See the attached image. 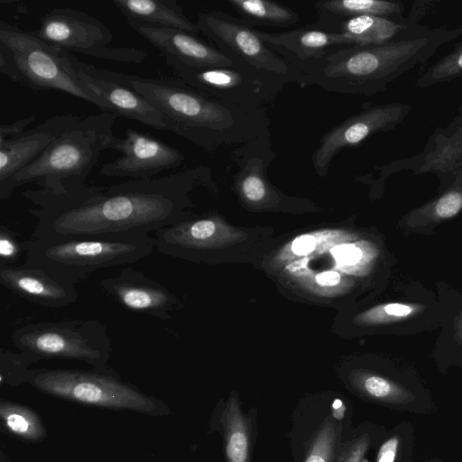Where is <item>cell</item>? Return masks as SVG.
Listing matches in <instances>:
<instances>
[{
	"label": "cell",
	"instance_id": "484cf974",
	"mask_svg": "<svg viewBox=\"0 0 462 462\" xmlns=\"http://www.w3.org/2000/svg\"><path fill=\"white\" fill-rule=\"evenodd\" d=\"M358 386L366 396L388 404L405 405L415 399L402 384L375 374L363 375Z\"/></svg>",
	"mask_w": 462,
	"mask_h": 462
},
{
	"label": "cell",
	"instance_id": "7c38bea8",
	"mask_svg": "<svg viewBox=\"0 0 462 462\" xmlns=\"http://www.w3.org/2000/svg\"><path fill=\"white\" fill-rule=\"evenodd\" d=\"M411 110L407 104L376 105L342 121L319 139L311 155L312 166L320 176H326L331 162L345 148L360 146L367 138L379 132L393 130Z\"/></svg>",
	"mask_w": 462,
	"mask_h": 462
},
{
	"label": "cell",
	"instance_id": "f1b7e54d",
	"mask_svg": "<svg viewBox=\"0 0 462 462\" xmlns=\"http://www.w3.org/2000/svg\"><path fill=\"white\" fill-rule=\"evenodd\" d=\"M462 209V191L450 189L434 201L420 208L430 220H442L456 216Z\"/></svg>",
	"mask_w": 462,
	"mask_h": 462
},
{
	"label": "cell",
	"instance_id": "52a82bcc",
	"mask_svg": "<svg viewBox=\"0 0 462 462\" xmlns=\"http://www.w3.org/2000/svg\"><path fill=\"white\" fill-rule=\"evenodd\" d=\"M25 383L46 394L81 404L137 411L153 417L170 413L167 404L123 381L118 373L109 367L30 369Z\"/></svg>",
	"mask_w": 462,
	"mask_h": 462
},
{
	"label": "cell",
	"instance_id": "7402d4cb",
	"mask_svg": "<svg viewBox=\"0 0 462 462\" xmlns=\"http://www.w3.org/2000/svg\"><path fill=\"white\" fill-rule=\"evenodd\" d=\"M227 3L251 27L268 25L286 28L297 23L300 17L287 5L268 0H227Z\"/></svg>",
	"mask_w": 462,
	"mask_h": 462
},
{
	"label": "cell",
	"instance_id": "277c9868",
	"mask_svg": "<svg viewBox=\"0 0 462 462\" xmlns=\"http://www.w3.org/2000/svg\"><path fill=\"white\" fill-rule=\"evenodd\" d=\"M117 116L108 112L84 116L58 136L32 163L0 183L1 200L25 184L34 183L53 195L86 184L99 155L109 150Z\"/></svg>",
	"mask_w": 462,
	"mask_h": 462
},
{
	"label": "cell",
	"instance_id": "d6a6232c",
	"mask_svg": "<svg viewBox=\"0 0 462 462\" xmlns=\"http://www.w3.org/2000/svg\"><path fill=\"white\" fill-rule=\"evenodd\" d=\"M36 120L34 115H30L11 124H2L0 125V142L14 139L26 131L24 129Z\"/></svg>",
	"mask_w": 462,
	"mask_h": 462
},
{
	"label": "cell",
	"instance_id": "d590c367",
	"mask_svg": "<svg viewBox=\"0 0 462 462\" xmlns=\"http://www.w3.org/2000/svg\"><path fill=\"white\" fill-rule=\"evenodd\" d=\"M316 245V239L312 236L304 235L297 237L291 245L295 254L305 255L312 252Z\"/></svg>",
	"mask_w": 462,
	"mask_h": 462
},
{
	"label": "cell",
	"instance_id": "836d02e7",
	"mask_svg": "<svg viewBox=\"0 0 462 462\" xmlns=\"http://www.w3.org/2000/svg\"><path fill=\"white\" fill-rule=\"evenodd\" d=\"M335 259L344 264L352 265L356 263L362 258L361 250L354 245H341L331 250Z\"/></svg>",
	"mask_w": 462,
	"mask_h": 462
},
{
	"label": "cell",
	"instance_id": "3957f363",
	"mask_svg": "<svg viewBox=\"0 0 462 462\" xmlns=\"http://www.w3.org/2000/svg\"><path fill=\"white\" fill-rule=\"evenodd\" d=\"M459 31L434 30L424 36L378 45L341 46L317 60L297 64L300 88L317 85L334 93L374 96L415 66L427 61Z\"/></svg>",
	"mask_w": 462,
	"mask_h": 462
},
{
	"label": "cell",
	"instance_id": "8d00e7d4",
	"mask_svg": "<svg viewBox=\"0 0 462 462\" xmlns=\"http://www.w3.org/2000/svg\"><path fill=\"white\" fill-rule=\"evenodd\" d=\"M340 281L337 272H324L316 276V282L322 286H334Z\"/></svg>",
	"mask_w": 462,
	"mask_h": 462
},
{
	"label": "cell",
	"instance_id": "ac0fdd59",
	"mask_svg": "<svg viewBox=\"0 0 462 462\" xmlns=\"http://www.w3.org/2000/svg\"><path fill=\"white\" fill-rule=\"evenodd\" d=\"M0 282L14 294L43 308L58 309L77 301L76 286L61 282L45 271L0 263Z\"/></svg>",
	"mask_w": 462,
	"mask_h": 462
},
{
	"label": "cell",
	"instance_id": "1f68e13d",
	"mask_svg": "<svg viewBox=\"0 0 462 462\" xmlns=\"http://www.w3.org/2000/svg\"><path fill=\"white\" fill-rule=\"evenodd\" d=\"M369 438L362 435L348 444L341 453L338 462H362L369 447Z\"/></svg>",
	"mask_w": 462,
	"mask_h": 462
},
{
	"label": "cell",
	"instance_id": "7a4b0ae2",
	"mask_svg": "<svg viewBox=\"0 0 462 462\" xmlns=\"http://www.w3.org/2000/svg\"><path fill=\"white\" fill-rule=\"evenodd\" d=\"M133 88L164 116L170 132L208 152L244 144L267 129L263 110L250 112L212 97L176 77L128 75Z\"/></svg>",
	"mask_w": 462,
	"mask_h": 462
},
{
	"label": "cell",
	"instance_id": "d4e9b609",
	"mask_svg": "<svg viewBox=\"0 0 462 462\" xmlns=\"http://www.w3.org/2000/svg\"><path fill=\"white\" fill-rule=\"evenodd\" d=\"M221 419L227 461L249 462L248 427L236 398L226 402Z\"/></svg>",
	"mask_w": 462,
	"mask_h": 462
},
{
	"label": "cell",
	"instance_id": "4dcf8cb0",
	"mask_svg": "<svg viewBox=\"0 0 462 462\" xmlns=\"http://www.w3.org/2000/svg\"><path fill=\"white\" fill-rule=\"evenodd\" d=\"M24 241H20L18 236L9 227L2 225L0 227V263L14 265L25 252Z\"/></svg>",
	"mask_w": 462,
	"mask_h": 462
},
{
	"label": "cell",
	"instance_id": "e575fe53",
	"mask_svg": "<svg viewBox=\"0 0 462 462\" xmlns=\"http://www.w3.org/2000/svg\"><path fill=\"white\" fill-rule=\"evenodd\" d=\"M400 439L397 436H393L386 440L377 455L376 462H394Z\"/></svg>",
	"mask_w": 462,
	"mask_h": 462
},
{
	"label": "cell",
	"instance_id": "4fadbf2b",
	"mask_svg": "<svg viewBox=\"0 0 462 462\" xmlns=\"http://www.w3.org/2000/svg\"><path fill=\"white\" fill-rule=\"evenodd\" d=\"M72 61L79 81L105 101L112 114L170 132L164 116L133 88L128 74L85 63L74 55Z\"/></svg>",
	"mask_w": 462,
	"mask_h": 462
},
{
	"label": "cell",
	"instance_id": "83f0119b",
	"mask_svg": "<svg viewBox=\"0 0 462 462\" xmlns=\"http://www.w3.org/2000/svg\"><path fill=\"white\" fill-rule=\"evenodd\" d=\"M37 362H39V359L31 353L24 351L15 353L2 348L0 350L1 383L16 386L25 383L30 365Z\"/></svg>",
	"mask_w": 462,
	"mask_h": 462
},
{
	"label": "cell",
	"instance_id": "f546056e",
	"mask_svg": "<svg viewBox=\"0 0 462 462\" xmlns=\"http://www.w3.org/2000/svg\"><path fill=\"white\" fill-rule=\"evenodd\" d=\"M336 439V427L331 420H327L319 431L305 462H330Z\"/></svg>",
	"mask_w": 462,
	"mask_h": 462
},
{
	"label": "cell",
	"instance_id": "603a6c76",
	"mask_svg": "<svg viewBox=\"0 0 462 462\" xmlns=\"http://www.w3.org/2000/svg\"><path fill=\"white\" fill-rule=\"evenodd\" d=\"M319 16L346 19L362 15L389 18L401 14L402 5L399 2L383 0H327L314 5Z\"/></svg>",
	"mask_w": 462,
	"mask_h": 462
},
{
	"label": "cell",
	"instance_id": "9c48e42d",
	"mask_svg": "<svg viewBox=\"0 0 462 462\" xmlns=\"http://www.w3.org/2000/svg\"><path fill=\"white\" fill-rule=\"evenodd\" d=\"M200 33L207 36L221 52L253 76L283 88L289 83L300 86L302 74L263 41L240 18L223 11H205L196 22Z\"/></svg>",
	"mask_w": 462,
	"mask_h": 462
},
{
	"label": "cell",
	"instance_id": "cb8c5ba5",
	"mask_svg": "<svg viewBox=\"0 0 462 462\" xmlns=\"http://www.w3.org/2000/svg\"><path fill=\"white\" fill-rule=\"evenodd\" d=\"M0 415L3 427L16 438L28 442H39L47 436L38 413L23 404L1 400Z\"/></svg>",
	"mask_w": 462,
	"mask_h": 462
},
{
	"label": "cell",
	"instance_id": "2e32d148",
	"mask_svg": "<svg viewBox=\"0 0 462 462\" xmlns=\"http://www.w3.org/2000/svg\"><path fill=\"white\" fill-rule=\"evenodd\" d=\"M129 26L154 46L163 57L173 58L192 67L226 68L232 60L216 46L187 32L127 22Z\"/></svg>",
	"mask_w": 462,
	"mask_h": 462
},
{
	"label": "cell",
	"instance_id": "9a60e30c",
	"mask_svg": "<svg viewBox=\"0 0 462 462\" xmlns=\"http://www.w3.org/2000/svg\"><path fill=\"white\" fill-rule=\"evenodd\" d=\"M99 286L106 295L132 311L163 321L180 308L179 299L164 285L134 267L121 269L113 277L103 279Z\"/></svg>",
	"mask_w": 462,
	"mask_h": 462
},
{
	"label": "cell",
	"instance_id": "d6986e66",
	"mask_svg": "<svg viewBox=\"0 0 462 462\" xmlns=\"http://www.w3.org/2000/svg\"><path fill=\"white\" fill-rule=\"evenodd\" d=\"M259 37L295 67L322 58L329 50L349 46L343 34L327 32L311 24L283 32L255 29Z\"/></svg>",
	"mask_w": 462,
	"mask_h": 462
},
{
	"label": "cell",
	"instance_id": "30bf717a",
	"mask_svg": "<svg viewBox=\"0 0 462 462\" xmlns=\"http://www.w3.org/2000/svg\"><path fill=\"white\" fill-rule=\"evenodd\" d=\"M35 34L69 52L125 63H141L148 53L133 47H112L113 34L100 20L69 7H57L40 18Z\"/></svg>",
	"mask_w": 462,
	"mask_h": 462
},
{
	"label": "cell",
	"instance_id": "8992f818",
	"mask_svg": "<svg viewBox=\"0 0 462 462\" xmlns=\"http://www.w3.org/2000/svg\"><path fill=\"white\" fill-rule=\"evenodd\" d=\"M73 55L29 32L0 21V72L33 92L58 90L89 102L102 112L108 106L79 79Z\"/></svg>",
	"mask_w": 462,
	"mask_h": 462
},
{
	"label": "cell",
	"instance_id": "8fae6325",
	"mask_svg": "<svg viewBox=\"0 0 462 462\" xmlns=\"http://www.w3.org/2000/svg\"><path fill=\"white\" fill-rule=\"evenodd\" d=\"M174 77L218 100L254 112L275 99L280 87L263 81L234 63L226 68L192 67L163 57Z\"/></svg>",
	"mask_w": 462,
	"mask_h": 462
},
{
	"label": "cell",
	"instance_id": "44dd1931",
	"mask_svg": "<svg viewBox=\"0 0 462 462\" xmlns=\"http://www.w3.org/2000/svg\"><path fill=\"white\" fill-rule=\"evenodd\" d=\"M113 4L127 22L178 29L197 36L200 33L176 0H115Z\"/></svg>",
	"mask_w": 462,
	"mask_h": 462
},
{
	"label": "cell",
	"instance_id": "5bb4252c",
	"mask_svg": "<svg viewBox=\"0 0 462 462\" xmlns=\"http://www.w3.org/2000/svg\"><path fill=\"white\" fill-rule=\"evenodd\" d=\"M109 150L122 153L115 161L104 163L99 171L102 176L110 178L152 179L162 171L178 168L185 160L177 148L133 128L125 130L123 139L114 136Z\"/></svg>",
	"mask_w": 462,
	"mask_h": 462
},
{
	"label": "cell",
	"instance_id": "6da1fadb",
	"mask_svg": "<svg viewBox=\"0 0 462 462\" xmlns=\"http://www.w3.org/2000/svg\"><path fill=\"white\" fill-rule=\"evenodd\" d=\"M209 168L155 179L130 180L110 186L84 184L64 194L42 189L21 193L35 208L33 237L51 236L149 235L186 219L189 194L206 183Z\"/></svg>",
	"mask_w": 462,
	"mask_h": 462
},
{
	"label": "cell",
	"instance_id": "4316f807",
	"mask_svg": "<svg viewBox=\"0 0 462 462\" xmlns=\"http://www.w3.org/2000/svg\"><path fill=\"white\" fill-rule=\"evenodd\" d=\"M462 76V41L455 48L436 61L418 79L419 88H427L439 82L450 81Z\"/></svg>",
	"mask_w": 462,
	"mask_h": 462
},
{
	"label": "cell",
	"instance_id": "5b68a950",
	"mask_svg": "<svg viewBox=\"0 0 462 462\" xmlns=\"http://www.w3.org/2000/svg\"><path fill=\"white\" fill-rule=\"evenodd\" d=\"M23 244L24 265L76 286L99 269L134 263L149 256L156 240L150 235L51 236Z\"/></svg>",
	"mask_w": 462,
	"mask_h": 462
},
{
	"label": "cell",
	"instance_id": "ba28073f",
	"mask_svg": "<svg viewBox=\"0 0 462 462\" xmlns=\"http://www.w3.org/2000/svg\"><path fill=\"white\" fill-rule=\"evenodd\" d=\"M20 351L42 359L76 360L94 368H106L111 339L106 326L97 319L33 321L16 328L11 335Z\"/></svg>",
	"mask_w": 462,
	"mask_h": 462
},
{
	"label": "cell",
	"instance_id": "e0dca14e",
	"mask_svg": "<svg viewBox=\"0 0 462 462\" xmlns=\"http://www.w3.org/2000/svg\"><path fill=\"white\" fill-rule=\"evenodd\" d=\"M83 117L75 114L56 115L14 139L0 142V183L32 163L58 136Z\"/></svg>",
	"mask_w": 462,
	"mask_h": 462
},
{
	"label": "cell",
	"instance_id": "ffe728a7",
	"mask_svg": "<svg viewBox=\"0 0 462 462\" xmlns=\"http://www.w3.org/2000/svg\"><path fill=\"white\" fill-rule=\"evenodd\" d=\"M313 27L330 32L340 33L349 46L378 45L391 42L402 29L403 24L372 15L346 19L319 16Z\"/></svg>",
	"mask_w": 462,
	"mask_h": 462
}]
</instances>
